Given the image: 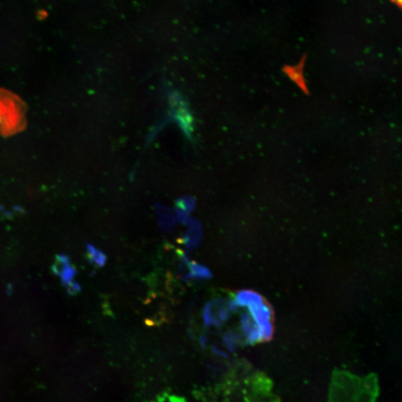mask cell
Here are the masks:
<instances>
[{
    "label": "cell",
    "mask_w": 402,
    "mask_h": 402,
    "mask_svg": "<svg viewBox=\"0 0 402 402\" xmlns=\"http://www.w3.org/2000/svg\"><path fill=\"white\" fill-rule=\"evenodd\" d=\"M189 268L192 280H208L212 277V273L210 270L205 265L198 262H190Z\"/></svg>",
    "instance_id": "8992f818"
},
{
    "label": "cell",
    "mask_w": 402,
    "mask_h": 402,
    "mask_svg": "<svg viewBox=\"0 0 402 402\" xmlns=\"http://www.w3.org/2000/svg\"><path fill=\"white\" fill-rule=\"evenodd\" d=\"M175 216L179 223L183 225H187L191 219L189 213L179 209L175 210Z\"/></svg>",
    "instance_id": "30bf717a"
},
{
    "label": "cell",
    "mask_w": 402,
    "mask_h": 402,
    "mask_svg": "<svg viewBox=\"0 0 402 402\" xmlns=\"http://www.w3.org/2000/svg\"><path fill=\"white\" fill-rule=\"evenodd\" d=\"M231 312L227 301L221 298L212 299L204 305L202 316L205 327H219L229 318Z\"/></svg>",
    "instance_id": "7a4b0ae2"
},
{
    "label": "cell",
    "mask_w": 402,
    "mask_h": 402,
    "mask_svg": "<svg viewBox=\"0 0 402 402\" xmlns=\"http://www.w3.org/2000/svg\"><path fill=\"white\" fill-rule=\"evenodd\" d=\"M177 209L185 211L187 213H191L196 207V203L192 197H183L176 201Z\"/></svg>",
    "instance_id": "9c48e42d"
},
{
    "label": "cell",
    "mask_w": 402,
    "mask_h": 402,
    "mask_svg": "<svg viewBox=\"0 0 402 402\" xmlns=\"http://www.w3.org/2000/svg\"><path fill=\"white\" fill-rule=\"evenodd\" d=\"M391 2L395 3L399 8H402V0H391Z\"/></svg>",
    "instance_id": "7c38bea8"
},
{
    "label": "cell",
    "mask_w": 402,
    "mask_h": 402,
    "mask_svg": "<svg viewBox=\"0 0 402 402\" xmlns=\"http://www.w3.org/2000/svg\"><path fill=\"white\" fill-rule=\"evenodd\" d=\"M241 329L248 343L253 344L262 341L257 324L255 323L249 312L242 314Z\"/></svg>",
    "instance_id": "277c9868"
},
{
    "label": "cell",
    "mask_w": 402,
    "mask_h": 402,
    "mask_svg": "<svg viewBox=\"0 0 402 402\" xmlns=\"http://www.w3.org/2000/svg\"><path fill=\"white\" fill-rule=\"evenodd\" d=\"M208 342V338L207 336L202 335L200 338V344L203 348L207 347V344Z\"/></svg>",
    "instance_id": "8fae6325"
},
{
    "label": "cell",
    "mask_w": 402,
    "mask_h": 402,
    "mask_svg": "<svg viewBox=\"0 0 402 402\" xmlns=\"http://www.w3.org/2000/svg\"><path fill=\"white\" fill-rule=\"evenodd\" d=\"M186 226L188 229L181 242L186 247L184 253L189 257L191 251L198 247L202 242L203 226L199 220L193 218H191Z\"/></svg>",
    "instance_id": "3957f363"
},
{
    "label": "cell",
    "mask_w": 402,
    "mask_h": 402,
    "mask_svg": "<svg viewBox=\"0 0 402 402\" xmlns=\"http://www.w3.org/2000/svg\"><path fill=\"white\" fill-rule=\"evenodd\" d=\"M234 299L239 307H245L247 310L264 302L260 293L249 289L238 290Z\"/></svg>",
    "instance_id": "5b68a950"
},
{
    "label": "cell",
    "mask_w": 402,
    "mask_h": 402,
    "mask_svg": "<svg viewBox=\"0 0 402 402\" xmlns=\"http://www.w3.org/2000/svg\"><path fill=\"white\" fill-rule=\"evenodd\" d=\"M27 125V108L15 94L0 89V134L10 136L23 131Z\"/></svg>",
    "instance_id": "6da1fadb"
},
{
    "label": "cell",
    "mask_w": 402,
    "mask_h": 402,
    "mask_svg": "<svg viewBox=\"0 0 402 402\" xmlns=\"http://www.w3.org/2000/svg\"><path fill=\"white\" fill-rule=\"evenodd\" d=\"M175 212L162 213L158 215V223L161 230L165 233H173L177 225Z\"/></svg>",
    "instance_id": "52a82bcc"
},
{
    "label": "cell",
    "mask_w": 402,
    "mask_h": 402,
    "mask_svg": "<svg viewBox=\"0 0 402 402\" xmlns=\"http://www.w3.org/2000/svg\"><path fill=\"white\" fill-rule=\"evenodd\" d=\"M87 250L91 262L96 264L99 267L105 266L108 258L103 251H101L98 249L97 247H95L90 244H88Z\"/></svg>",
    "instance_id": "ba28073f"
}]
</instances>
